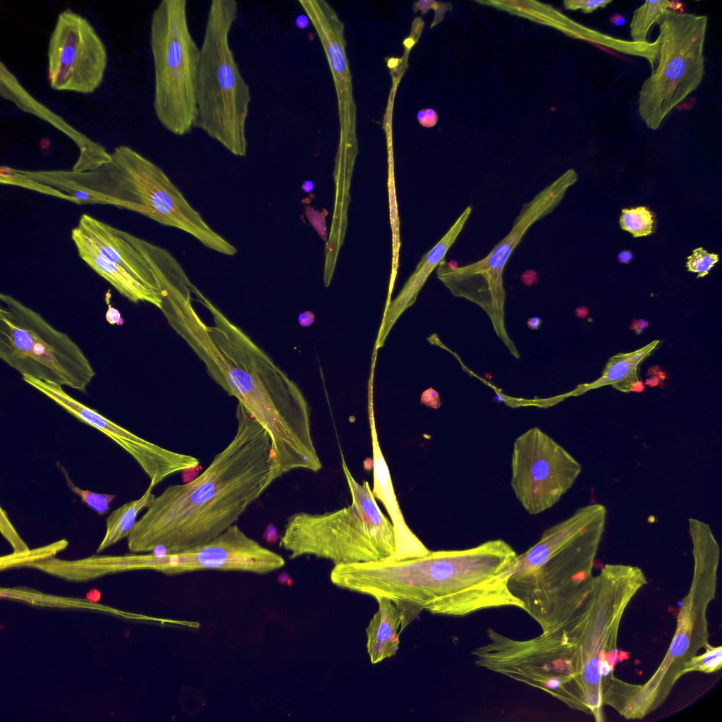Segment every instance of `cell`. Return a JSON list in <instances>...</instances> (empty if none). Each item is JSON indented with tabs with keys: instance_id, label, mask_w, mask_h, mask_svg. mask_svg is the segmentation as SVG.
I'll list each match as a JSON object with an SVG mask.
<instances>
[{
	"instance_id": "e575fe53",
	"label": "cell",
	"mask_w": 722,
	"mask_h": 722,
	"mask_svg": "<svg viewBox=\"0 0 722 722\" xmlns=\"http://www.w3.org/2000/svg\"><path fill=\"white\" fill-rule=\"evenodd\" d=\"M327 214V212L324 209V212H319L315 211L313 207H307L305 208V215L307 218L314 226V229L317 230L319 235L326 240V228L325 225V216Z\"/></svg>"
},
{
	"instance_id": "3957f363",
	"label": "cell",
	"mask_w": 722,
	"mask_h": 722,
	"mask_svg": "<svg viewBox=\"0 0 722 722\" xmlns=\"http://www.w3.org/2000/svg\"><path fill=\"white\" fill-rule=\"evenodd\" d=\"M518 554L501 539L463 550L430 551L404 560L368 562L362 571L365 593L433 614L463 616L524 604L508 587Z\"/></svg>"
},
{
	"instance_id": "ab89813d",
	"label": "cell",
	"mask_w": 722,
	"mask_h": 722,
	"mask_svg": "<svg viewBox=\"0 0 722 722\" xmlns=\"http://www.w3.org/2000/svg\"><path fill=\"white\" fill-rule=\"evenodd\" d=\"M437 1L433 0H420L414 3L412 10L415 13L421 11L422 14L427 13L429 10L435 8Z\"/></svg>"
},
{
	"instance_id": "d4e9b609",
	"label": "cell",
	"mask_w": 722,
	"mask_h": 722,
	"mask_svg": "<svg viewBox=\"0 0 722 722\" xmlns=\"http://www.w3.org/2000/svg\"><path fill=\"white\" fill-rule=\"evenodd\" d=\"M155 485L150 482L144 494L137 499L130 501L114 510L106 519V530L96 552L102 553L123 539H127L133 530L139 513L147 508L155 495Z\"/></svg>"
},
{
	"instance_id": "d6a6232c",
	"label": "cell",
	"mask_w": 722,
	"mask_h": 722,
	"mask_svg": "<svg viewBox=\"0 0 722 722\" xmlns=\"http://www.w3.org/2000/svg\"><path fill=\"white\" fill-rule=\"evenodd\" d=\"M0 532L12 547L13 552L19 553L30 549L27 544L20 536L11 522L7 512L1 506L0 508Z\"/></svg>"
},
{
	"instance_id": "f546056e",
	"label": "cell",
	"mask_w": 722,
	"mask_h": 722,
	"mask_svg": "<svg viewBox=\"0 0 722 722\" xmlns=\"http://www.w3.org/2000/svg\"><path fill=\"white\" fill-rule=\"evenodd\" d=\"M56 465L64 477L66 485L72 492L80 496L83 503L99 515H104L108 512L111 503L116 497V494H101L81 489L74 484L66 468L59 461L56 462Z\"/></svg>"
},
{
	"instance_id": "f35d334b",
	"label": "cell",
	"mask_w": 722,
	"mask_h": 722,
	"mask_svg": "<svg viewBox=\"0 0 722 722\" xmlns=\"http://www.w3.org/2000/svg\"><path fill=\"white\" fill-rule=\"evenodd\" d=\"M451 9V5L450 4L437 2L434 11H435V16L430 27H433L434 25L440 23L443 18L445 12L448 10Z\"/></svg>"
},
{
	"instance_id": "4fadbf2b",
	"label": "cell",
	"mask_w": 722,
	"mask_h": 722,
	"mask_svg": "<svg viewBox=\"0 0 722 722\" xmlns=\"http://www.w3.org/2000/svg\"><path fill=\"white\" fill-rule=\"evenodd\" d=\"M692 556V585L680 608L676 632L663 662L645 683L654 693L668 695L681 677L684 664L708 644L706 611L714 597L720 556L704 548L694 551Z\"/></svg>"
},
{
	"instance_id": "836d02e7",
	"label": "cell",
	"mask_w": 722,
	"mask_h": 722,
	"mask_svg": "<svg viewBox=\"0 0 722 722\" xmlns=\"http://www.w3.org/2000/svg\"><path fill=\"white\" fill-rule=\"evenodd\" d=\"M612 0H567L563 2L565 8L570 11L582 10L584 13H591L599 8H606Z\"/></svg>"
},
{
	"instance_id": "e0dca14e",
	"label": "cell",
	"mask_w": 722,
	"mask_h": 722,
	"mask_svg": "<svg viewBox=\"0 0 722 722\" xmlns=\"http://www.w3.org/2000/svg\"><path fill=\"white\" fill-rule=\"evenodd\" d=\"M0 94L21 111L33 114L53 126L73 140L80 153L72 170L77 172L96 169L110 161L106 148L75 129L57 114L37 101L20 83L2 61L0 62Z\"/></svg>"
},
{
	"instance_id": "f1b7e54d",
	"label": "cell",
	"mask_w": 722,
	"mask_h": 722,
	"mask_svg": "<svg viewBox=\"0 0 722 722\" xmlns=\"http://www.w3.org/2000/svg\"><path fill=\"white\" fill-rule=\"evenodd\" d=\"M619 222L621 228L635 238L649 235L653 232V214L644 206L623 209Z\"/></svg>"
},
{
	"instance_id": "4dcf8cb0",
	"label": "cell",
	"mask_w": 722,
	"mask_h": 722,
	"mask_svg": "<svg viewBox=\"0 0 722 722\" xmlns=\"http://www.w3.org/2000/svg\"><path fill=\"white\" fill-rule=\"evenodd\" d=\"M704 654L694 656L683 666L680 676L692 671L710 673L718 671L722 663L721 646L713 647L707 644Z\"/></svg>"
},
{
	"instance_id": "44dd1931",
	"label": "cell",
	"mask_w": 722,
	"mask_h": 722,
	"mask_svg": "<svg viewBox=\"0 0 722 722\" xmlns=\"http://www.w3.org/2000/svg\"><path fill=\"white\" fill-rule=\"evenodd\" d=\"M603 506L601 503L583 506L567 519L546 529L534 546L518 555L510 570L511 575L527 573L542 565L578 534Z\"/></svg>"
},
{
	"instance_id": "7402d4cb",
	"label": "cell",
	"mask_w": 722,
	"mask_h": 722,
	"mask_svg": "<svg viewBox=\"0 0 722 722\" xmlns=\"http://www.w3.org/2000/svg\"><path fill=\"white\" fill-rule=\"evenodd\" d=\"M71 239L80 257L122 296L130 302H148L160 310L162 303L161 292L149 288L121 265L102 257L73 231Z\"/></svg>"
},
{
	"instance_id": "7c38bea8",
	"label": "cell",
	"mask_w": 722,
	"mask_h": 722,
	"mask_svg": "<svg viewBox=\"0 0 722 722\" xmlns=\"http://www.w3.org/2000/svg\"><path fill=\"white\" fill-rule=\"evenodd\" d=\"M48 82L59 91L90 94L102 84L106 47L87 18L70 9L59 13L48 45Z\"/></svg>"
},
{
	"instance_id": "cb8c5ba5",
	"label": "cell",
	"mask_w": 722,
	"mask_h": 722,
	"mask_svg": "<svg viewBox=\"0 0 722 722\" xmlns=\"http://www.w3.org/2000/svg\"><path fill=\"white\" fill-rule=\"evenodd\" d=\"M376 599L379 609L366 628L367 650L372 664L396 655L400 643L398 628L403 623L401 612L393 601Z\"/></svg>"
},
{
	"instance_id": "c3c4849f",
	"label": "cell",
	"mask_w": 722,
	"mask_h": 722,
	"mask_svg": "<svg viewBox=\"0 0 722 722\" xmlns=\"http://www.w3.org/2000/svg\"><path fill=\"white\" fill-rule=\"evenodd\" d=\"M446 266L451 271H455L459 267L458 262L454 259H452L448 262H446Z\"/></svg>"
},
{
	"instance_id": "6da1fadb",
	"label": "cell",
	"mask_w": 722,
	"mask_h": 722,
	"mask_svg": "<svg viewBox=\"0 0 722 722\" xmlns=\"http://www.w3.org/2000/svg\"><path fill=\"white\" fill-rule=\"evenodd\" d=\"M192 293L188 285L169 288L160 310L212 379L267 430L279 477L295 469L320 470L322 464L311 436L310 408L298 385L197 288L196 300L214 321L212 326L204 323L192 304Z\"/></svg>"
},
{
	"instance_id": "5b68a950",
	"label": "cell",
	"mask_w": 722,
	"mask_h": 722,
	"mask_svg": "<svg viewBox=\"0 0 722 722\" xmlns=\"http://www.w3.org/2000/svg\"><path fill=\"white\" fill-rule=\"evenodd\" d=\"M238 11L234 0L210 4L200 47L195 128L243 157L247 152L246 123L252 98L229 44Z\"/></svg>"
},
{
	"instance_id": "ac0fdd59",
	"label": "cell",
	"mask_w": 722,
	"mask_h": 722,
	"mask_svg": "<svg viewBox=\"0 0 722 722\" xmlns=\"http://www.w3.org/2000/svg\"><path fill=\"white\" fill-rule=\"evenodd\" d=\"M71 231L104 258L128 270L149 288L160 292L154 271L137 248L116 228L87 214Z\"/></svg>"
},
{
	"instance_id": "7a4b0ae2",
	"label": "cell",
	"mask_w": 722,
	"mask_h": 722,
	"mask_svg": "<svg viewBox=\"0 0 722 722\" xmlns=\"http://www.w3.org/2000/svg\"><path fill=\"white\" fill-rule=\"evenodd\" d=\"M236 419L233 439L201 475L155 496L127 537L131 553H170L209 542L279 477L267 430L240 402Z\"/></svg>"
},
{
	"instance_id": "b9f144b4",
	"label": "cell",
	"mask_w": 722,
	"mask_h": 722,
	"mask_svg": "<svg viewBox=\"0 0 722 722\" xmlns=\"http://www.w3.org/2000/svg\"><path fill=\"white\" fill-rule=\"evenodd\" d=\"M314 321V315L310 311H306L301 313L298 317V322L301 326H310Z\"/></svg>"
},
{
	"instance_id": "30bf717a",
	"label": "cell",
	"mask_w": 722,
	"mask_h": 722,
	"mask_svg": "<svg viewBox=\"0 0 722 722\" xmlns=\"http://www.w3.org/2000/svg\"><path fill=\"white\" fill-rule=\"evenodd\" d=\"M657 61L639 92L637 112L656 130L668 115L702 82L708 17L666 10L657 22Z\"/></svg>"
},
{
	"instance_id": "9c48e42d",
	"label": "cell",
	"mask_w": 722,
	"mask_h": 722,
	"mask_svg": "<svg viewBox=\"0 0 722 722\" xmlns=\"http://www.w3.org/2000/svg\"><path fill=\"white\" fill-rule=\"evenodd\" d=\"M577 180L575 170L568 169L524 203L510 232L484 258L459 267L455 271L446 267L445 259L436 267L438 279L454 297L465 298L484 310L496 336L517 360L520 359L519 352L508 336L505 324L503 271L513 251L530 228L553 212Z\"/></svg>"
},
{
	"instance_id": "277c9868",
	"label": "cell",
	"mask_w": 722,
	"mask_h": 722,
	"mask_svg": "<svg viewBox=\"0 0 722 722\" xmlns=\"http://www.w3.org/2000/svg\"><path fill=\"white\" fill-rule=\"evenodd\" d=\"M341 457L352 503L323 514L299 512L290 515L279 546L290 553L291 559L313 555L336 565L388 559L395 553L391 521L379 508L369 482H357Z\"/></svg>"
},
{
	"instance_id": "ffe728a7",
	"label": "cell",
	"mask_w": 722,
	"mask_h": 722,
	"mask_svg": "<svg viewBox=\"0 0 722 722\" xmlns=\"http://www.w3.org/2000/svg\"><path fill=\"white\" fill-rule=\"evenodd\" d=\"M471 212V206L463 210L443 236L422 256L415 271L397 298L386 305L376 341L377 349L384 345L385 339L397 319L407 308L413 305L429 275L445 259L446 253L456 241Z\"/></svg>"
},
{
	"instance_id": "4316f807",
	"label": "cell",
	"mask_w": 722,
	"mask_h": 722,
	"mask_svg": "<svg viewBox=\"0 0 722 722\" xmlns=\"http://www.w3.org/2000/svg\"><path fill=\"white\" fill-rule=\"evenodd\" d=\"M68 541L61 539L49 544L39 546L35 549L2 556L1 557V568L14 565H28L32 563L46 560L54 557L68 546Z\"/></svg>"
},
{
	"instance_id": "74e56055",
	"label": "cell",
	"mask_w": 722,
	"mask_h": 722,
	"mask_svg": "<svg viewBox=\"0 0 722 722\" xmlns=\"http://www.w3.org/2000/svg\"><path fill=\"white\" fill-rule=\"evenodd\" d=\"M520 281L526 286L531 287L539 282V274L534 269H527L520 275Z\"/></svg>"
},
{
	"instance_id": "8d00e7d4",
	"label": "cell",
	"mask_w": 722,
	"mask_h": 722,
	"mask_svg": "<svg viewBox=\"0 0 722 722\" xmlns=\"http://www.w3.org/2000/svg\"><path fill=\"white\" fill-rule=\"evenodd\" d=\"M417 118L420 124L427 128L434 126L438 121L437 113L432 109L420 110L417 114Z\"/></svg>"
},
{
	"instance_id": "ee69618b",
	"label": "cell",
	"mask_w": 722,
	"mask_h": 722,
	"mask_svg": "<svg viewBox=\"0 0 722 722\" xmlns=\"http://www.w3.org/2000/svg\"><path fill=\"white\" fill-rule=\"evenodd\" d=\"M542 324V320L539 317H533L530 318L527 322V327L531 330H537L540 328Z\"/></svg>"
},
{
	"instance_id": "60d3db41",
	"label": "cell",
	"mask_w": 722,
	"mask_h": 722,
	"mask_svg": "<svg viewBox=\"0 0 722 722\" xmlns=\"http://www.w3.org/2000/svg\"><path fill=\"white\" fill-rule=\"evenodd\" d=\"M279 533L277 531L276 527L273 524H269L267 526V528L263 534L264 539L269 544H273L277 542L281 538Z\"/></svg>"
},
{
	"instance_id": "9a60e30c",
	"label": "cell",
	"mask_w": 722,
	"mask_h": 722,
	"mask_svg": "<svg viewBox=\"0 0 722 722\" xmlns=\"http://www.w3.org/2000/svg\"><path fill=\"white\" fill-rule=\"evenodd\" d=\"M35 388L79 421L99 430L126 451L155 486L178 472L197 467L195 457L179 453L137 436L68 395L62 386L37 381Z\"/></svg>"
},
{
	"instance_id": "681fc988",
	"label": "cell",
	"mask_w": 722,
	"mask_h": 722,
	"mask_svg": "<svg viewBox=\"0 0 722 722\" xmlns=\"http://www.w3.org/2000/svg\"><path fill=\"white\" fill-rule=\"evenodd\" d=\"M369 458H367L364 461V467L366 470H371L372 468H373V460L370 462V463H369Z\"/></svg>"
},
{
	"instance_id": "603a6c76",
	"label": "cell",
	"mask_w": 722,
	"mask_h": 722,
	"mask_svg": "<svg viewBox=\"0 0 722 722\" xmlns=\"http://www.w3.org/2000/svg\"><path fill=\"white\" fill-rule=\"evenodd\" d=\"M659 343V340H655L635 351L613 355L597 379L577 386L570 394L579 396L608 385L622 392L642 391L644 386L638 379V367L650 356Z\"/></svg>"
},
{
	"instance_id": "83f0119b",
	"label": "cell",
	"mask_w": 722,
	"mask_h": 722,
	"mask_svg": "<svg viewBox=\"0 0 722 722\" xmlns=\"http://www.w3.org/2000/svg\"><path fill=\"white\" fill-rule=\"evenodd\" d=\"M0 183L1 184L14 185L33 190L37 192L59 197L76 203L75 198L66 195L59 190L47 185L40 183L25 175L21 170L8 166L0 167Z\"/></svg>"
},
{
	"instance_id": "d590c367",
	"label": "cell",
	"mask_w": 722,
	"mask_h": 722,
	"mask_svg": "<svg viewBox=\"0 0 722 722\" xmlns=\"http://www.w3.org/2000/svg\"><path fill=\"white\" fill-rule=\"evenodd\" d=\"M420 400L422 404L435 410L441 405L439 393L432 387L422 393Z\"/></svg>"
},
{
	"instance_id": "bcb514c9",
	"label": "cell",
	"mask_w": 722,
	"mask_h": 722,
	"mask_svg": "<svg viewBox=\"0 0 722 722\" xmlns=\"http://www.w3.org/2000/svg\"><path fill=\"white\" fill-rule=\"evenodd\" d=\"M296 25L300 29L306 28L310 23L307 16L301 15L296 18Z\"/></svg>"
},
{
	"instance_id": "2e32d148",
	"label": "cell",
	"mask_w": 722,
	"mask_h": 722,
	"mask_svg": "<svg viewBox=\"0 0 722 722\" xmlns=\"http://www.w3.org/2000/svg\"><path fill=\"white\" fill-rule=\"evenodd\" d=\"M324 48L337 96L340 137L336 163L354 164L357 152L356 105L345 51L344 24L324 0H300Z\"/></svg>"
},
{
	"instance_id": "52a82bcc",
	"label": "cell",
	"mask_w": 722,
	"mask_h": 722,
	"mask_svg": "<svg viewBox=\"0 0 722 722\" xmlns=\"http://www.w3.org/2000/svg\"><path fill=\"white\" fill-rule=\"evenodd\" d=\"M0 301L1 360L22 377L85 391L96 372L80 346L11 295Z\"/></svg>"
},
{
	"instance_id": "5bb4252c",
	"label": "cell",
	"mask_w": 722,
	"mask_h": 722,
	"mask_svg": "<svg viewBox=\"0 0 722 722\" xmlns=\"http://www.w3.org/2000/svg\"><path fill=\"white\" fill-rule=\"evenodd\" d=\"M284 558L233 525L209 542L185 551L152 552V570L176 575L202 570L266 574L284 566Z\"/></svg>"
},
{
	"instance_id": "7dc6e473",
	"label": "cell",
	"mask_w": 722,
	"mask_h": 722,
	"mask_svg": "<svg viewBox=\"0 0 722 722\" xmlns=\"http://www.w3.org/2000/svg\"><path fill=\"white\" fill-rule=\"evenodd\" d=\"M314 187V183L313 181H312V180H305V181L303 182V184L302 185V190L304 192L309 193V192H312L313 190Z\"/></svg>"
},
{
	"instance_id": "1f68e13d",
	"label": "cell",
	"mask_w": 722,
	"mask_h": 722,
	"mask_svg": "<svg viewBox=\"0 0 722 722\" xmlns=\"http://www.w3.org/2000/svg\"><path fill=\"white\" fill-rule=\"evenodd\" d=\"M718 255L708 252L699 247L692 251L687 257L686 267L689 271L697 273V277L706 276L711 268L718 262Z\"/></svg>"
},
{
	"instance_id": "ba28073f",
	"label": "cell",
	"mask_w": 722,
	"mask_h": 722,
	"mask_svg": "<svg viewBox=\"0 0 722 722\" xmlns=\"http://www.w3.org/2000/svg\"><path fill=\"white\" fill-rule=\"evenodd\" d=\"M154 67L153 106L171 133L183 136L195 128L200 49L188 23L186 0H163L150 25Z\"/></svg>"
},
{
	"instance_id": "7bdbcfd3",
	"label": "cell",
	"mask_w": 722,
	"mask_h": 722,
	"mask_svg": "<svg viewBox=\"0 0 722 722\" xmlns=\"http://www.w3.org/2000/svg\"><path fill=\"white\" fill-rule=\"evenodd\" d=\"M634 256L630 250H623L618 255V262L621 264H629Z\"/></svg>"
},
{
	"instance_id": "8992f818",
	"label": "cell",
	"mask_w": 722,
	"mask_h": 722,
	"mask_svg": "<svg viewBox=\"0 0 722 722\" xmlns=\"http://www.w3.org/2000/svg\"><path fill=\"white\" fill-rule=\"evenodd\" d=\"M647 580L637 566L606 564L599 575L592 577L588 592L573 618L563 630L572 645L571 660L575 684L584 697H599L605 680L604 663L613 668L609 657L616 650V635L625 607Z\"/></svg>"
},
{
	"instance_id": "8fae6325",
	"label": "cell",
	"mask_w": 722,
	"mask_h": 722,
	"mask_svg": "<svg viewBox=\"0 0 722 722\" xmlns=\"http://www.w3.org/2000/svg\"><path fill=\"white\" fill-rule=\"evenodd\" d=\"M581 464L538 427L514 441L510 485L516 498L530 515L556 505L582 472Z\"/></svg>"
},
{
	"instance_id": "f6af8a7d",
	"label": "cell",
	"mask_w": 722,
	"mask_h": 722,
	"mask_svg": "<svg viewBox=\"0 0 722 722\" xmlns=\"http://www.w3.org/2000/svg\"><path fill=\"white\" fill-rule=\"evenodd\" d=\"M625 22V19L623 16L619 13H614L610 18V23L616 26L623 25Z\"/></svg>"
},
{
	"instance_id": "d6986e66",
	"label": "cell",
	"mask_w": 722,
	"mask_h": 722,
	"mask_svg": "<svg viewBox=\"0 0 722 722\" xmlns=\"http://www.w3.org/2000/svg\"><path fill=\"white\" fill-rule=\"evenodd\" d=\"M369 422L372 444L373 488L376 499L384 506L392 522L396 551L386 560H404L427 555L429 551L407 525L395 494L390 471L380 448L375 427L373 408L369 405Z\"/></svg>"
},
{
	"instance_id": "484cf974",
	"label": "cell",
	"mask_w": 722,
	"mask_h": 722,
	"mask_svg": "<svg viewBox=\"0 0 722 722\" xmlns=\"http://www.w3.org/2000/svg\"><path fill=\"white\" fill-rule=\"evenodd\" d=\"M672 1L668 0L645 1L633 13L630 23L631 41L648 42V34L652 25L657 23L662 14L671 9Z\"/></svg>"
}]
</instances>
